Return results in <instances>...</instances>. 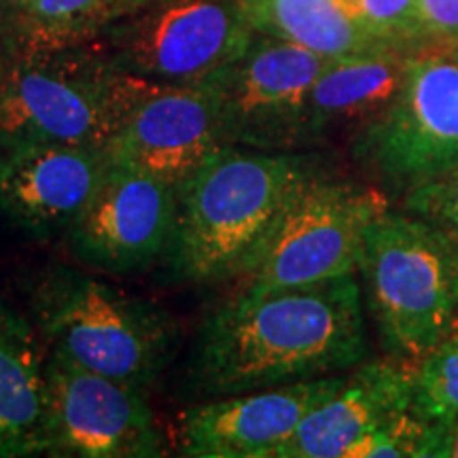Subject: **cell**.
<instances>
[{
    "mask_svg": "<svg viewBox=\"0 0 458 458\" xmlns=\"http://www.w3.org/2000/svg\"><path fill=\"white\" fill-rule=\"evenodd\" d=\"M368 354L354 274L320 283L244 291L199 329L193 385L206 397L331 376Z\"/></svg>",
    "mask_w": 458,
    "mask_h": 458,
    "instance_id": "cell-1",
    "label": "cell"
},
{
    "mask_svg": "<svg viewBox=\"0 0 458 458\" xmlns=\"http://www.w3.org/2000/svg\"><path fill=\"white\" fill-rule=\"evenodd\" d=\"M312 176L310 157L301 153L216 148L176 187L174 272L198 284L242 276L284 206Z\"/></svg>",
    "mask_w": 458,
    "mask_h": 458,
    "instance_id": "cell-2",
    "label": "cell"
},
{
    "mask_svg": "<svg viewBox=\"0 0 458 458\" xmlns=\"http://www.w3.org/2000/svg\"><path fill=\"white\" fill-rule=\"evenodd\" d=\"M148 85L114 68L89 45L21 51L0 89V145L106 148Z\"/></svg>",
    "mask_w": 458,
    "mask_h": 458,
    "instance_id": "cell-3",
    "label": "cell"
},
{
    "mask_svg": "<svg viewBox=\"0 0 458 458\" xmlns=\"http://www.w3.org/2000/svg\"><path fill=\"white\" fill-rule=\"evenodd\" d=\"M32 312L51 352L139 388L162 374L179 337L174 320L156 303L72 267H55L38 280Z\"/></svg>",
    "mask_w": 458,
    "mask_h": 458,
    "instance_id": "cell-4",
    "label": "cell"
},
{
    "mask_svg": "<svg viewBox=\"0 0 458 458\" xmlns=\"http://www.w3.org/2000/svg\"><path fill=\"white\" fill-rule=\"evenodd\" d=\"M359 272L391 357L418 363L456 323L458 246L433 223L385 210L365 233Z\"/></svg>",
    "mask_w": 458,
    "mask_h": 458,
    "instance_id": "cell-5",
    "label": "cell"
},
{
    "mask_svg": "<svg viewBox=\"0 0 458 458\" xmlns=\"http://www.w3.org/2000/svg\"><path fill=\"white\" fill-rule=\"evenodd\" d=\"M242 0H148L89 47L122 72L153 83L215 79L255 38Z\"/></svg>",
    "mask_w": 458,
    "mask_h": 458,
    "instance_id": "cell-6",
    "label": "cell"
},
{
    "mask_svg": "<svg viewBox=\"0 0 458 458\" xmlns=\"http://www.w3.org/2000/svg\"><path fill=\"white\" fill-rule=\"evenodd\" d=\"M385 210L386 198L376 189L314 174L284 206L242 272V289H280L354 274L368 227Z\"/></svg>",
    "mask_w": 458,
    "mask_h": 458,
    "instance_id": "cell-7",
    "label": "cell"
},
{
    "mask_svg": "<svg viewBox=\"0 0 458 458\" xmlns=\"http://www.w3.org/2000/svg\"><path fill=\"white\" fill-rule=\"evenodd\" d=\"M357 153L377 174L405 189L458 165V45L411 49L397 96L359 131Z\"/></svg>",
    "mask_w": 458,
    "mask_h": 458,
    "instance_id": "cell-8",
    "label": "cell"
},
{
    "mask_svg": "<svg viewBox=\"0 0 458 458\" xmlns=\"http://www.w3.org/2000/svg\"><path fill=\"white\" fill-rule=\"evenodd\" d=\"M329 57L255 34L244 55L216 74L227 145L293 151L306 147V106Z\"/></svg>",
    "mask_w": 458,
    "mask_h": 458,
    "instance_id": "cell-9",
    "label": "cell"
},
{
    "mask_svg": "<svg viewBox=\"0 0 458 458\" xmlns=\"http://www.w3.org/2000/svg\"><path fill=\"white\" fill-rule=\"evenodd\" d=\"M45 454L156 458L164 444L142 391L51 352L45 365Z\"/></svg>",
    "mask_w": 458,
    "mask_h": 458,
    "instance_id": "cell-10",
    "label": "cell"
},
{
    "mask_svg": "<svg viewBox=\"0 0 458 458\" xmlns=\"http://www.w3.org/2000/svg\"><path fill=\"white\" fill-rule=\"evenodd\" d=\"M225 145L215 79L189 85L151 81L106 153L111 164L148 172L176 189Z\"/></svg>",
    "mask_w": 458,
    "mask_h": 458,
    "instance_id": "cell-11",
    "label": "cell"
},
{
    "mask_svg": "<svg viewBox=\"0 0 458 458\" xmlns=\"http://www.w3.org/2000/svg\"><path fill=\"white\" fill-rule=\"evenodd\" d=\"M174 225L176 189L170 182L111 164L66 233L81 261L105 272H134L170 250Z\"/></svg>",
    "mask_w": 458,
    "mask_h": 458,
    "instance_id": "cell-12",
    "label": "cell"
},
{
    "mask_svg": "<svg viewBox=\"0 0 458 458\" xmlns=\"http://www.w3.org/2000/svg\"><path fill=\"white\" fill-rule=\"evenodd\" d=\"M346 376L259 388L182 411L181 454L193 458H276L303 418L329 399Z\"/></svg>",
    "mask_w": 458,
    "mask_h": 458,
    "instance_id": "cell-13",
    "label": "cell"
},
{
    "mask_svg": "<svg viewBox=\"0 0 458 458\" xmlns=\"http://www.w3.org/2000/svg\"><path fill=\"white\" fill-rule=\"evenodd\" d=\"M106 148L21 142L0 153V213L38 238L66 232L105 179Z\"/></svg>",
    "mask_w": 458,
    "mask_h": 458,
    "instance_id": "cell-14",
    "label": "cell"
},
{
    "mask_svg": "<svg viewBox=\"0 0 458 458\" xmlns=\"http://www.w3.org/2000/svg\"><path fill=\"white\" fill-rule=\"evenodd\" d=\"M414 371L416 363L397 357L363 363L303 418L276 458H346L354 444L411 408Z\"/></svg>",
    "mask_w": 458,
    "mask_h": 458,
    "instance_id": "cell-15",
    "label": "cell"
},
{
    "mask_svg": "<svg viewBox=\"0 0 458 458\" xmlns=\"http://www.w3.org/2000/svg\"><path fill=\"white\" fill-rule=\"evenodd\" d=\"M414 47L382 45L331 60L314 83L306 106V142L337 130H365L391 106Z\"/></svg>",
    "mask_w": 458,
    "mask_h": 458,
    "instance_id": "cell-16",
    "label": "cell"
},
{
    "mask_svg": "<svg viewBox=\"0 0 458 458\" xmlns=\"http://www.w3.org/2000/svg\"><path fill=\"white\" fill-rule=\"evenodd\" d=\"M45 365L37 335L0 297V456L45 454Z\"/></svg>",
    "mask_w": 458,
    "mask_h": 458,
    "instance_id": "cell-17",
    "label": "cell"
},
{
    "mask_svg": "<svg viewBox=\"0 0 458 458\" xmlns=\"http://www.w3.org/2000/svg\"><path fill=\"white\" fill-rule=\"evenodd\" d=\"M255 32L335 57L382 47L363 26L351 0H242Z\"/></svg>",
    "mask_w": 458,
    "mask_h": 458,
    "instance_id": "cell-18",
    "label": "cell"
},
{
    "mask_svg": "<svg viewBox=\"0 0 458 458\" xmlns=\"http://www.w3.org/2000/svg\"><path fill=\"white\" fill-rule=\"evenodd\" d=\"M148 0H30L7 30L15 54L54 51L94 43L108 28Z\"/></svg>",
    "mask_w": 458,
    "mask_h": 458,
    "instance_id": "cell-19",
    "label": "cell"
},
{
    "mask_svg": "<svg viewBox=\"0 0 458 458\" xmlns=\"http://www.w3.org/2000/svg\"><path fill=\"white\" fill-rule=\"evenodd\" d=\"M411 410L428 422H450L458 416V318L416 363Z\"/></svg>",
    "mask_w": 458,
    "mask_h": 458,
    "instance_id": "cell-20",
    "label": "cell"
},
{
    "mask_svg": "<svg viewBox=\"0 0 458 458\" xmlns=\"http://www.w3.org/2000/svg\"><path fill=\"white\" fill-rule=\"evenodd\" d=\"M433 444L435 422L425 420L410 408L354 444L346 458H428L433 454Z\"/></svg>",
    "mask_w": 458,
    "mask_h": 458,
    "instance_id": "cell-21",
    "label": "cell"
},
{
    "mask_svg": "<svg viewBox=\"0 0 458 458\" xmlns=\"http://www.w3.org/2000/svg\"><path fill=\"white\" fill-rule=\"evenodd\" d=\"M363 26L377 41L399 47L427 43L418 20V0H351Z\"/></svg>",
    "mask_w": 458,
    "mask_h": 458,
    "instance_id": "cell-22",
    "label": "cell"
},
{
    "mask_svg": "<svg viewBox=\"0 0 458 458\" xmlns=\"http://www.w3.org/2000/svg\"><path fill=\"white\" fill-rule=\"evenodd\" d=\"M405 208L442 229L458 246V165L408 189Z\"/></svg>",
    "mask_w": 458,
    "mask_h": 458,
    "instance_id": "cell-23",
    "label": "cell"
},
{
    "mask_svg": "<svg viewBox=\"0 0 458 458\" xmlns=\"http://www.w3.org/2000/svg\"><path fill=\"white\" fill-rule=\"evenodd\" d=\"M418 20L427 43L458 45V0H418Z\"/></svg>",
    "mask_w": 458,
    "mask_h": 458,
    "instance_id": "cell-24",
    "label": "cell"
},
{
    "mask_svg": "<svg viewBox=\"0 0 458 458\" xmlns=\"http://www.w3.org/2000/svg\"><path fill=\"white\" fill-rule=\"evenodd\" d=\"M435 458H458V416L450 422H435Z\"/></svg>",
    "mask_w": 458,
    "mask_h": 458,
    "instance_id": "cell-25",
    "label": "cell"
},
{
    "mask_svg": "<svg viewBox=\"0 0 458 458\" xmlns=\"http://www.w3.org/2000/svg\"><path fill=\"white\" fill-rule=\"evenodd\" d=\"M30 0H0V30L7 34L11 21L15 20L17 13L26 7Z\"/></svg>",
    "mask_w": 458,
    "mask_h": 458,
    "instance_id": "cell-26",
    "label": "cell"
},
{
    "mask_svg": "<svg viewBox=\"0 0 458 458\" xmlns=\"http://www.w3.org/2000/svg\"><path fill=\"white\" fill-rule=\"evenodd\" d=\"M9 68H11V62L3 54H0V89H3V83H4V79H7Z\"/></svg>",
    "mask_w": 458,
    "mask_h": 458,
    "instance_id": "cell-27",
    "label": "cell"
}]
</instances>
